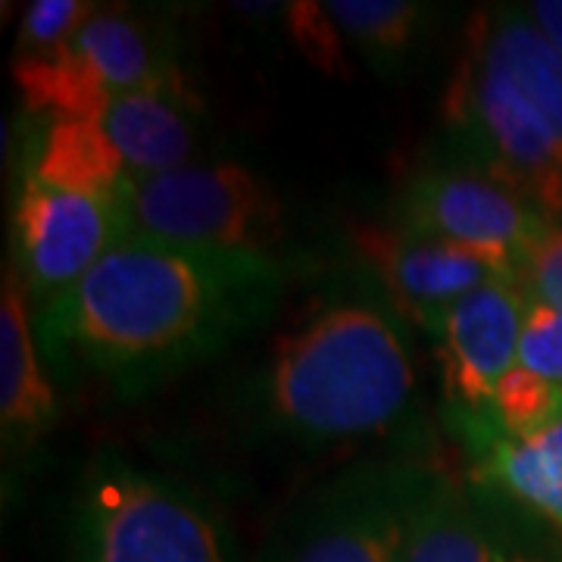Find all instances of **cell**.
<instances>
[{"instance_id":"cell-21","label":"cell","mask_w":562,"mask_h":562,"mask_svg":"<svg viewBox=\"0 0 562 562\" xmlns=\"http://www.w3.org/2000/svg\"><path fill=\"white\" fill-rule=\"evenodd\" d=\"M519 366L562 387V313L531 297L525 306Z\"/></svg>"},{"instance_id":"cell-2","label":"cell","mask_w":562,"mask_h":562,"mask_svg":"<svg viewBox=\"0 0 562 562\" xmlns=\"http://www.w3.org/2000/svg\"><path fill=\"white\" fill-rule=\"evenodd\" d=\"M416 391L409 322L366 276L281 331L244 401L266 435L325 450L387 435L409 416Z\"/></svg>"},{"instance_id":"cell-13","label":"cell","mask_w":562,"mask_h":562,"mask_svg":"<svg viewBox=\"0 0 562 562\" xmlns=\"http://www.w3.org/2000/svg\"><path fill=\"white\" fill-rule=\"evenodd\" d=\"M94 120L120 150L132 179H140L194 162L206 106L188 76H179L125 94Z\"/></svg>"},{"instance_id":"cell-18","label":"cell","mask_w":562,"mask_h":562,"mask_svg":"<svg viewBox=\"0 0 562 562\" xmlns=\"http://www.w3.org/2000/svg\"><path fill=\"white\" fill-rule=\"evenodd\" d=\"M269 16L279 22L284 38L301 54L313 69H319L328 79H347V41L341 29L335 25L328 7L319 0H288V3H269Z\"/></svg>"},{"instance_id":"cell-12","label":"cell","mask_w":562,"mask_h":562,"mask_svg":"<svg viewBox=\"0 0 562 562\" xmlns=\"http://www.w3.org/2000/svg\"><path fill=\"white\" fill-rule=\"evenodd\" d=\"M450 422L472 460L475 482L562 531V416L525 438L501 431L487 409L450 406Z\"/></svg>"},{"instance_id":"cell-10","label":"cell","mask_w":562,"mask_h":562,"mask_svg":"<svg viewBox=\"0 0 562 562\" xmlns=\"http://www.w3.org/2000/svg\"><path fill=\"white\" fill-rule=\"evenodd\" d=\"M525 288L487 281L465 294L431 328L441 362V384L450 406L487 409L497 384L519 366L525 322Z\"/></svg>"},{"instance_id":"cell-1","label":"cell","mask_w":562,"mask_h":562,"mask_svg":"<svg viewBox=\"0 0 562 562\" xmlns=\"http://www.w3.org/2000/svg\"><path fill=\"white\" fill-rule=\"evenodd\" d=\"M284 288L276 254L128 235L35 313V338L54 379L101 382L140 401L266 325Z\"/></svg>"},{"instance_id":"cell-22","label":"cell","mask_w":562,"mask_h":562,"mask_svg":"<svg viewBox=\"0 0 562 562\" xmlns=\"http://www.w3.org/2000/svg\"><path fill=\"white\" fill-rule=\"evenodd\" d=\"M525 294L562 313V222H550L525 269Z\"/></svg>"},{"instance_id":"cell-14","label":"cell","mask_w":562,"mask_h":562,"mask_svg":"<svg viewBox=\"0 0 562 562\" xmlns=\"http://www.w3.org/2000/svg\"><path fill=\"white\" fill-rule=\"evenodd\" d=\"M57 422L54 375L41 357L32 301L13 266L0 291V425L7 450H25Z\"/></svg>"},{"instance_id":"cell-7","label":"cell","mask_w":562,"mask_h":562,"mask_svg":"<svg viewBox=\"0 0 562 562\" xmlns=\"http://www.w3.org/2000/svg\"><path fill=\"white\" fill-rule=\"evenodd\" d=\"M128 235L191 247L272 254L284 241V203L257 169L194 160L140 176L122 194Z\"/></svg>"},{"instance_id":"cell-11","label":"cell","mask_w":562,"mask_h":562,"mask_svg":"<svg viewBox=\"0 0 562 562\" xmlns=\"http://www.w3.org/2000/svg\"><path fill=\"white\" fill-rule=\"evenodd\" d=\"M357 250L369 276L382 284L403 319L419 325L425 335L438 325L453 303L487 281L503 279L491 260L457 247L425 238L401 225H366L357 232ZM509 281V279H503Z\"/></svg>"},{"instance_id":"cell-4","label":"cell","mask_w":562,"mask_h":562,"mask_svg":"<svg viewBox=\"0 0 562 562\" xmlns=\"http://www.w3.org/2000/svg\"><path fill=\"white\" fill-rule=\"evenodd\" d=\"M79 562H232L228 531L191 487L120 453L88 462L72 503Z\"/></svg>"},{"instance_id":"cell-3","label":"cell","mask_w":562,"mask_h":562,"mask_svg":"<svg viewBox=\"0 0 562 562\" xmlns=\"http://www.w3.org/2000/svg\"><path fill=\"white\" fill-rule=\"evenodd\" d=\"M441 110L457 166L562 222V57L525 7L479 10L469 20Z\"/></svg>"},{"instance_id":"cell-9","label":"cell","mask_w":562,"mask_h":562,"mask_svg":"<svg viewBox=\"0 0 562 562\" xmlns=\"http://www.w3.org/2000/svg\"><path fill=\"white\" fill-rule=\"evenodd\" d=\"M122 238H128L122 201L60 191L20 176L10 216V266L38 313L76 288Z\"/></svg>"},{"instance_id":"cell-20","label":"cell","mask_w":562,"mask_h":562,"mask_svg":"<svg viewBox=\"0 0 562 562\" xmlns=\"http://www.w3.org/2000/svg\"><path fill=\"white\" fill-rule=\"evenodd\" d=\"M98 3L88 0H35L22 13L16 57H35L60 47L94 16Z\"/></svg>"},{"instance_id":"cell-6","label":"cell","mask_w":562,"mask_h":562,"mask_svg":"<svg viewBox=\"0 0 562 562\" xmlns=\"http://www.w3.org/2000/svg\"><path fill=\"white\" fill-rule=\"evenodd\" d=\"M441 475L416 457L350 465L313 487L260 562H397Z\"/></svg>"},{"instance_id":"cell-23","label":"cell","mask_w":562,"mask_h":562,"mask_svg":"<svg viewBox=\"0 0 562 562\" xmlns=\"http://www.w3.org/2000/svg\"><path fill=\"white\" fill-rule=\"evenodd\" d=\"M525 13L543 32V38L550 41L562 57V0H535L525 7Z\"/></svg>"},{"instance_id":"cell-5","label":"cell","mask_w":562,"mask_h":562,"mask_svg":"<svg viewBox=\"0 0 562 562\" xmlns=\"http://www.w3.org/2000/svg\"><path fill=\"white\" fill-rule=\"evenodd\" d=\"M179 76L176 25L135 7H98L66 44L13 63L22 110L35 122L94 120L125 94Z\"/></svg>"},{"instance_id":"cell-19","label":"cell","mask_w":562,"mask_h":562,"mask_svg":"<svg viewBox=\"0 0 562 562\" xmlns=\"http://www.w3.org/2000/svg\"><path fill=\"white\" fill-rule=\"evenodd\" d=\"M487 413L497 422V428L513 438L535 435L562 416V387L516 366L497 384L494 397L487 403Z\"/></svg>"},{"instance_id":"cell-17","label":"cell","mask_w":562,"mask_h":562,"mask_svg":"<svg viewBox=\"0 0 562 562\" xmlns=\"http://www.w3.org/2000/svg\"><path fill=\"white\" fill-rule=\"evenodd\" d=\"M397 562H513L469 487L443 472Z\"/></svg>"},{"instance_id":"cell-15","label":"cell","mask_w":562,"mask_h":562,"mask_svg":"<svg viewBox=\"0 0 562 562\" xmlns=\"http://www.w3.org/2000/svg\"><path fill=\"white\" fill-rule=\"evenodd\" d=\"M22 176L47 188L122 201L132 172L98 120H47L25 140Z\"/></svg>"},{"instance_id":"cell-16","label":"cell","mask_w":562,"mask_h":562,"mask_svg":"<svg viewBox=\"0 0 562 562\" xmlns=\"http://www.w3.org/2000/svg\"><path fill=\"white\" fill-rule=\"evenodd\" d=\"M347 47L379 79H401L431 38L435 7L419 0H328Z\"/></svg>"},{"instance_id":"cell-8","label":"cell","mask_w":562,"mask_h":562,"mask_svg":"<svg viewBox=\"0 0 562 562\" xmlns=\"http://www.w3.org/2000/svg\"><path fill=\"white\" fill-rule=\"evenodd\" d=\"M391 222L479 254L519 288H525L528 260L550 225L522 194L457 162L425 169L406 181Z\"/></svg>"}]
</instances>
